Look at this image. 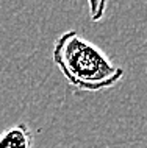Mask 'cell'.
Masks as SVG:
<instances>
[{"label":"cell","instance_id":"6da1fadb","mask_svg":"<svg viewBox=\"0 0 147 148\" xmlns=\"http://www.w3.org/2000/svg\"><path fill=\"white\" fill-rule=\"evenodd\" d=\"M52 59L66 81L81 92L110 89L124 78V69L77 30H67L58 36Z\"/></svg>","mask_w":147,"mask_h":148},{"label":"cell","instance_id":"7a4b0ae2","mask_svg":"<svg viewBox=\"0 0 147 148\" xmlns=\"http://www.w3.org/2000/svg\"><path fill=\"white\" fill-rule=\"evenodd\" d=\"M0 148H35L33 134L27 123H16L0 133Z\"/></svg>","mask_w":147,"mask_h":148},{"label":"cell","instance_id":"3957f363","mask_svg":"<svg viewBox=\"0 0 147 148\" xmlns=\"http://www.w3.org/2000/svg\"><path fill=\"white\" fill-rule=\"evenodd\" d=\"M89 10V17L92 22H100L105 16L108 0H86Z\"/></svg>","mask_w":147,"mask_h":148}]
</instances>
